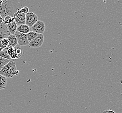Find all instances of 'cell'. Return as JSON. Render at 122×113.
Segmentation results:
<instances>
[{"label": "cell", "instance_id": "1", "mask_svg": "<svg viewBox=\"0 0 122 113\" xmlns=\"http://www.w3.org/2000/svg\"><path fill=\"white\" fill-rule=\"evenodd\" d=\"M14 8L10 0H0V16L4 19L6 16L13 17Z\"/></svg>", "mask_w": 122, "mask_h": 113}, {"label": "cell", "instance_id": "2", "mask_svg": "<svg viewBox=\"0 0 122 113\" xmlns=\"http://www.w3.org/2000/svg\"><path fill=\"white\" fill-rule=\"evenodd\" d=\"M19 71L17 70L16 64L14 61H10L3 67L0 71V75L7 78H12L17 75Z\"/></svg>", "mask_w": 122, "mask_h": 113}, {"label": "cell", "instance_id": "3", "mask_svg": "<svg viewBox=\"0 0 122 113\" xmlns=\"http://www.w3.org/2000/svg\"><path fill=\"white\" fill-rule=\"evenodd\" d=\"M15 35L17 39L18 45L20 47L29 45V42L27 39V34H24L16 31Z\"/></svg>", "mask_w": 122, "mask_h": 113}, {"label": "cell", "instance_id": "4", "mask_svg": "<svg viewBox=\"0 0 122 113\" xmlns=\"http://www.w3.org/2000/svg\"><path fill=\"white\" fill-rule=\"evenodd\" d=\"M25 24L30 28L38 21V17L34 13L28 12L25 15Z\"/></svg>", "mask_w": 122, "mask_h": 113}, {"label": "cell", "instance_id": "5", "mask_svg": "<svg viewBox=\"0 0 122 113\" xmlns=\"http://www.w3.org/2000/svg\"><path fill=\"white\" fill-rule=\"evenodd\" d=\"M31 29L32 31L35 32L39 35L43 34L45 30V23L41 21H38L31 27Z\"/></svg>", "mask_w": 122, "mask_h": 113}, {"label": "cell", "instance_id": "6", "mask_svg": "<svg viewBox=\"0 0 122 113\" xmlns=\"http://www.w3.org/2000/svg\"><path fill=\"white\" fill-rule=\"evenodd\" d=\"M44 42V36L43 34H40L33 41L29 42V46L33 48H37L41 47Z\"/></svg>", "mask_w": 122, "mask_h": 113}, {"label": "cell", "instance_id": "7", "mask_svg": "<svg viewBox=\"0 0 122 113\" xmlns=\"http://www.w3.org/2000/svg\"><path fill=\"white\" fill-rule=\"evenodd\" d=\"M13 17L15 19V21L17 26L25 24L26 16L24 14L15 13L14 14Z\"/></svg>", "mask_w": 122, "mask_h": 113}, {"label": "cell", "instance_id": "8", "mask_svg": "<svg viewBox=\"0 0 122 113\" xmlns=\"http://www.w3.org/2000/svg\"><path fill=\"white\" fill-rule=\"evenodd\" d=\"M10 35V34L7 30V25L4 24L0 25V40L4 38H7Z\"/></svg>", "mask_w": 122, "mask_h": 113}, {"label": "cell", "instance_id": "9", "mask_svg": "<svg viewBox=\"0 0 122 113\" xmlns=\"http://www.w3.org/2000/svg\"><path fill=\"white\" fill-rule=\"evenodd\" d=\"M8 40V46L12 47H15L18 45L17 39L15 35H10L7 37Z\"/></svg>", "mask_w": 122, "mask_h": 113}, {"label": "cell", "instance_id": "10", "mask_svg": "<svg viewBox=\"0 0 122 113\" xmlns=\"http://www.w3.org/2000/svg\"><path fill=\"white\" fill-rule=\"evenodd\" d=\"M17 31L24 34H27L30 31V27L26 24L20 25L17 26Z\"/></svg>", "mask_w": 122, "mask_h": 113}, {"label": "cell", "instance_id": "11", "mask_svg": "<svg viewBox=\"0 0 122 113\" xmlns=\"http://www.w3.org/2000/svg\"><path fill=\"white\" fill-rule=\"evenodd\" d=\"M7 27L10 35H15L17 27V25L15 21L10 24L7 25Z\"/></svg>", "mask_w": 122, "mask_h": 113}, {"label": "cell", "instance_id": "12", "mask_svg": "<svg viewBox=\"0 0 122 113\" xmlns=\"http://www.w3.org/2000/svg\"><path fill=\"white\" fill-rule=\"evenodd\" d=\"M7 84V78L0 75V90L5 88Z\"/></svg>", "mask_w": 122, "mask_h": 113}, {"label": "cell", "instance_id": "13", "mask_svg": "<svg viewBox=\"0 0 122 113\" xmlns=\"http://www.w3.org/2000/svg\"><path fill=\"white\" fill-rule=\"evenodd\" d=\"M27 35L28 41L29 42H30L35 39L39 35V34L33 31H30L27 34Z\"/></svg>", "mask_w": 122, "mask_h": 113}, {"label": "cell", "instance_id": "14", "mask_svg": "<svg viewBox=\"0 0 122 113\" xmlns=\"http://www.w3.org/2000/svg\"><path fill=\"white\" fill-rule=\"evenodd\" d=\"M8 46V40L7 38H4L0 40V50L5 49Z\"/></svg>", "mask_w": 122, "mask_h": 113}, {"label": "cell", "instance_id": "15", "mask_svg": "<svg viewBox=\"0 0 122 113\" xmlns=\"http://www.w3.org/2000/svg\"><path fill=\"white\" fill-rule=\"evenodd\" d=\"M0 56L2 57L3 58L7 59L8 60H10V61H14L12 59H11L10 56L8 55V54L5 52V50L3 49L0 50Z\"/></svg>", "mask_w": 122, "mask_h": 113}, {"label": "cell", "instance_id": "16", "mask_svg": "<svg viewBox=\"0 0 122 113\" xmlns=\"http://www.w3.org/2000/svg\"><path fill=\"white\" fill-rule=\"evenodd\" d=\"M14 49L17 56V59H18L22 56V54H23L22 49L18 45H17V46L15 47Z\"/></svg>", "mask_w": 122, "mask_h": 113}, {"label": "cell", "instance_id": "17", "mask_svg": "<svg viewBox=\"0 0 122 113\" xmlns=\"http://www.w3.org/2000/svg\"><path fill=\"white\" fill-rule=\"evenodd\" d=\"M15 21V19L14 17L10 16H7L4 18V24L5 25H9Z\"/></svg>", "mask_w": 122, "mask_h": 113}, {"label": "cell", "instance_id": "18", "mask_svg": "<svg viewBox=\"0 0 122 113\" xmlns=\"http://www.w3.org/2000/svg\"><path fill=\"white\" fill-rule=\"evenodd\" d=\"M29 9L28 8V7H23L21 9H20V10H17V11L16 13H20V14H24L25 15L27 14V13H28L29 12Z\"/></svg>", "mask_w": 122, "mask_h": 113}, {"label": "cell", "instance_id": "19", "mask_svg": "<svg viewBox=\"0 0 122 113\" xmlns=\"http://www.w3.org/2000/svg\"><path fill=\"white\" fill-rule=\"evenodd\" d=\"M103 113H116L115 111L111 110H107L103 111Z\"/></svg>", "mask_w": 122, "mask_h": 113}, {"label": "cell", "instance_id": "20", "mask_svg": "<svg viewBox=\"0 0 122 113\" xmlns=\"http://www.w3.org/2000/svg\"><path fill=\"white\" fill-rule=\"evenodd\" d=\"M4 66L2 64H0V71L1 70V69H2V68H3V67Z\"/></svg>", "mask_w": 122, "mask_h": 113}, {"label": "cell", "instance_id": "21", "mask_svg": "<svg viewBox=\"0 0 122 113\" xmlns=\"http://www.w3.org/2000/svg\"><path fill=\"white\" fill-rule=\"evenodd\" d=\"M120 82H121V83L122 84V80L120 81Z\"/></svg>", "mask_w": 122, "mask_h": 113}, {"label": "cell", "instance_id": "22", "mask_svg": "<svg viewBox=\"0 0 122 113\" xmlns=\"http://www.w3.org/2000/svg\"></svg>", "mask_w": 122, "mask_h": 113}]
</instances>
